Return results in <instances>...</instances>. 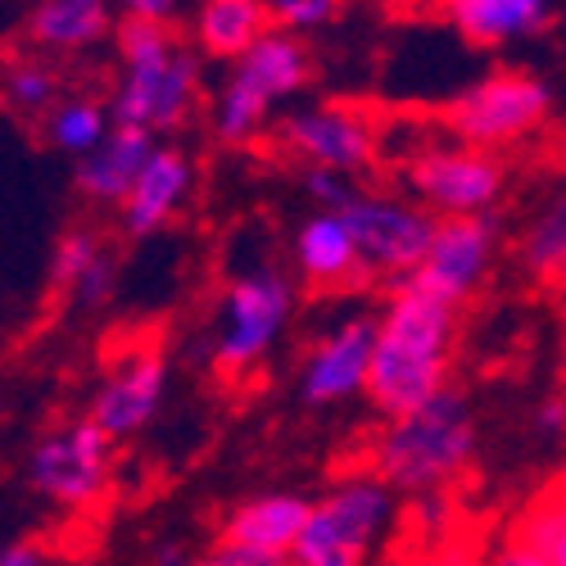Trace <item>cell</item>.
<instances>
[{"label": "cell", "instance_id": "obj_1", "mask_svg": "<svg viewBox=\"0 0 566 566\" xmlns=\"http://www.w3.org/2000/svg\"><path fill=\"white\" fill-rule=\"evenodd\" d=\"M453 349V304L421 291L417 281H399L390 308L376 317V354H371V381L367 399L390 421L417 412L444 395Z\"/></svg>", "mask_w": 566, "mask_h": 566}, {"label": "cell", "instance_id": "obj_2", "mask_svg": "<svg viewBox=\"0 0 566 566\" xmlns=\"http://www.w3.org/2000/svg\"><path fill=\"white\" fill-rule=\"evenodd\" d=\"M476 453V421L458 390L436 395L417 412L395 417L376 440V481L408 494H440Z\"/></svg>", "mask_w": 566, "mask_h": 566}, {"label": "cell", "instance_id": "obj_3", "mask_svg": "<svg viewBox=\"0 0 566 566\" xmlns=\"http://www.w3.org/2000/svg\"><path fill=\"white\" fill-rule=\"evenodd\" d=\"M395 522V494L386 481L358 476L313 503L304 535L291 548V566H367L371 548Z\"/></svg>", "mask_w": 566, "mask_h": 566}, {"label": "cell", "instance_id": "obj_4", "mask_svg": "<svg viewBox=\"0 0 566 566\" xmlns=\"http://www.w3.org/2000/svg\"><path fill=\"white\" fill-rule=\"evenodd\" d=\"M308 77V51L295 32L272 28L254 51L235 64V73L222 86L218 101V136L222 140H245L268 118V109L300 91Z\"/></svg>", "mask_w": 566, "mask_h": 566}, {"label": "cell", "instance_id": "obj_5", "mask_svg": "<svg viewBox=\"0 0 566 566\" xmlns=\"http://www.w3.org/2000/svg\"><path fill=\"white\" fill-rule=\"evenodd\" d=\"M548 114V86L531 73H490L471 82L444 109L453 136L471 150H494L507 140L531 136Z\"/></svg>", "mask_w": 566, "mask_h": 566}, {"label": "cell", "instance_id": "obj_6", "mask_svg": "<svg viewBox=\"0 0 566 566\" xmlns=\"http://www.w3.org/2000/svg\"><path fill=\"white\" fill-rule=\"evenodd\" d=\"M291 281L281 276L276 268H259L235 276L227 295H222V336L213 345V363L218 371L235 376L254 367L272 340L281 336V326L291 317Z\"/></svg>", "mask_w": 566, "mask_h": 566}, {"label": "cell", "instance_id": "obj_7", "mask_svg": "<svg viewBox=\"0 0 566 566\" xmlns=\"http://www.w3.org/2000/svg\"><path fill=\"white\" fill-rule=\"evenodd\" d=\"M336 218L349 227L354 245L371 272H395L403 281L427 263V254L436 245V227H440L431 213L399 205V200L367 196V191H358Z\"/></svg>", "mask_w": 566, "mask_h": 566}, {"label": "cell", "instance_id": "obj_8", "mask_svg": "<svg viewBox=\"0 0 566 566\" xmlns=\"http://www.w3.org/2000/svg\"><path fill=\"white\" fill-rule=\"evenodd\" d=\"M408 186L444 218H481L499 200L503 172L494 155L471 146H431L408 159Z\"/></svg>", "mask_w": 566, "mask_h": 566}, {"label": "cell", "instance_id": "obj_9", "mask_svg": "<svg viewBox=\"0 0 566 566\" xmlns=\"http://www.w3.org/2000/svg\"><path fill=\"white\" fill-rule=\"evenodd\" d=\"M28 481L55 503H69V507L91 503L109 481V436L91 417L77 421L73 431L45 436L32 449Z\"/></svg>", "mask_w": 566, "mask_h": 566}, {"label": "cell", "instance_id": "obj_10", "mask_svg": "<svg viewBox=\"0 0 566 566\" xmlns=\"http://www.w3.org/2000/svg\"><path fill=\"white\" fill-rule=\"evenodd\" d=\"M118 45H123V64L127 69H123V86L114 96L109 118H114V127L155 132V109H159L168 69H172L181 45H172L164 23H146V19H123Z\"/></svg>", "mask_w": 566, "mask_h": 566}, {"label": "cell", "instance_id": "obj_11", "mask_svg": "<svg viewBox=\"0 0 566 566\" xmlns=\"http://www.w3.org/2000/svg\"><path fill=\"white\" fill-rule=\"evenodd\" d=\"M494 259V218H440L436 245L408 281H417L421 291H431L444 304H462L471 291L481 286V276Z\"/></svg>", "mask_w": 566, "mask_h": 566}, {"label": "cell", "instance_id": "obj_12", "mask_svg": "<svg viewBox=\"0 0 566 566\" xmlns=\"http://www.w3.org/2000/svg\"><path fill=\"white\" fill-rule=\"evenodd\" d=\"M286 146L300 150L313 168H326V172H358L371 164L376 155V132L363 114L345 109V105H317V109H300L286 118L281 127Z\"/></svg>", "mask_w": 566, "mask_h": 566}, {"label": "cell", "instance_id": "obj_13", "mask_svg": "<svg viewBox=\"0 0 566 566\" xmlns=\"http://www.w3.org/2000/svg\"><path fill=\"white\" fill-rule=\"evenodd\" d=\"M164 386H168L164 354L159 349H136L105 376V386L96 395V408H91V421H96L109 440H123V436L140 431L159 412Z\"/></svg>", "mask_w": 566, "mask_h": 566}, {"label": "cell", "instance_id": "obj_14", "mask_svg": "<svg viewBox=\"0 0 566 566\" xmlns=\"http://www.w3.org/2000/svg\"><path fill=\"white\" fill-rule=\"evenodd\" d=\"M371 354H376V322L371 317L345 322L340 332H332L308 354L304 381H300L304 403H340V399H354L358 390H367Z\"/></svg>", "mask_w": 566, "mask_h": 566}, {"label": "cell", "instance_id": "obj_15", "mask_svg": "<svg viewBox=\"0 0 566 566\" xmlns=\"http://www.w3.org/2000/svg\"><path fill=\"white\" fill-rule=\"evenodd\" d=\"M308 516H313V503H308L304 494H263V499L241 503V507L227 516L218 544L291 557L295 539H300L304 526H308Z\"/></svg>", "mask_w": 566, "mask_h": 566}, {"label": "cell", "instance_id": "obj_16", "mask_svg": "<svg viewBox=\"0 0 566 566\" xmlns=\"http://www.w3.org/2000/svg\"><path fill=\"white\" fill-rule=\"evenodd\" d=\"M295 259H300V272L313 281V286H326V291H340V286H367V276H376L358 245L349 227L336 218V213H313L300 235H295Z\"/></svg>", "mask_w": 566, "mask_h": 566}, {"label": "cell", "instance_id": "obj_17", "mask_svg": "<svg viewBox=\"0 0 566 566\" xmlns=\"http://www.w3.org/2000/svg\"><path fill=\"white\" fill-rule=\"evenodd\" d=\"M155 132H140V127H114L105 146L82 159L77 168V191L91 200H123L136 191L140 172L155 159Z\"/></svg>", "mask_w": 566, "mask_h": 566}, {"label": "cell", "instance_id": "obj_18", "mask_svg": "<svg viewBox=\"0 0 566 566\" xmlns=\"http://www.w3.org/2000/svg\"><path fill=\"white\" fill-rule=\"evenodd\" d=\"M444 14L471 45H507L548 32L557 6H544V0H453Z\"/></svg>", "mask_w": 566, "mask_h": 566}, {"label": "cell", "instance_id": "obj_19", "mask_svg": "<svg viewBox=\"0 0 566 566\" xmlns=\"http://www.w3.org/2000/svg\"><path fill=\"white\" fill-rule=\"evenodd\" d=\"M186 186H191V159L181 150H155V159L146 164V172L136 181V191L123 205V227L132 235L159 231L172 218L177 200L186 196Z\"/></svg>", "mask_w": 566, "mask_h": 566}, {"label": "cell", "instance_id": "obj_20", "mask_svg": "<svg viewBox=\"0 0 566 566\" xmlns=\"http://www.w3.org/2000/svg\"><path fill=\"white\" fill-rule=\"evenodd\" d=\"M268 32H272V14L259 0H209L196 19V36L205 55L213 60H245Z\"/></svg>", "mask_w": 566, "mask_h": 566}, {"label": "cell", "instance_id": "obj_21", "mask_svg": "<svg viewBox=\"0 0 566 566\" xmlns=\"http://www.w3.org/2000/svg\"><path fill=\"white\" fill-rule=\"evenodd\" d=\"M114 28V10L105 0H45L28 14V32L36 45L51 51H77V45L101 41Z\"/></svg>", "mask_w": 566, "mask_h": 566}, {"label": "cell", "instance_id": "obj_22", "mask_svg": "<svg viewBox=\"0 0 566 566\" xmlns=\"http://www.w3.org/2000/svg\"><path fill=\"white\" fill-rule=\"evenodd\" d=\"M512 539L535 548L548 566H566V490L539 494L512 526Z\"/></svg>", "mask_w": 566, "mask_h": 566}, {"label": "cell", "instance_id": "obj_23", "mask_svg": "<svg viewBox=\"0 0 566 566\" xmlns=\"http://www.w3.org/2000/svg\"><path fill=\"white\" fill-rule=\"evenodd\" d=\"M522 263L539 281H566V191L522 235Z\"/></svg>", "mask_w": 566, "mask_h": 566}, {"label": "cell", "instance_id": "obj_24", "mask_svg": "<svg viewBox=\"0 0 566 566\" xmlns=\"http://www.w3.org/2000/svg\"><path fill=\"white\" fill-rule=\"evenodd\" d=\"M51 136H55V146L69 150V155H96L105 146V109L96 101H64L51 118Z\"/></svg>", "mask_w": 566, "mask_h": 566}, {"label": "cell", "instance_id": "obj_25", "mask_svg": "<svg viewBox=\"0 0 566 566\" xmlns=\"http://www.w3.org/2000/svg\"><path fill=\"white\" fill-rule=\"evenodd\" d=\"M101 259V245H96V235L91 231H69L64 241L55 245V259H51V281L55 286H64V291H73L77 281L91 272V263Z\"/></svg>", "mask_w": 566, "mask_h": 566}, {"label": "cell", "instance_id": "obj_26", "mask_svg": "<svg viewBox=\"0 0 566 566\" xmlns=\"http://www.w3.org/2000/svg\"><path fill=\"white\" fill-rule=\"evenodd\" d=\"M6 96L23 109H45L55 96V73L41 69V64H19L10 77H6Z\"/></svg>", "mask_w": 566, "mask_h": 566}, {"label": "cell", "instance_id": "obj_27", "mask_svg": "<svg viewBox=\"0 0 566 566\" xmlns=\"http://www.w3.org/2000/svg\"><path fill=\"white\" fill-rule=\"evenodd\" d=\"M268 14L281 32H304L336 19V6H326V0H276V6H268Z\"/></svg>", "mask_w": 566, "mask_h": 566}, {"label": "cell", "instance_id": "obj_28", "mask_svg": "<svg viewBox=\"0 0 566 566\" xmlns=\"http://www.w3.org/2000/svg\"><path fill=\"white\" fill-rule=\"evenodd\" d=\"M304 191L317 200V209L322 213H340L354 196H358V186H349V177H340V172H326V168H308V177H304Z\"/></svg>", "mask_w": 566, "mask_h": 566}, {"label": "cell", "instance_id": "obj_29", "mask_svg": "<svg viewBox=\"0 0 566 566\" xmlns=\"http://www.w3.org/2000/svg\"><path fill=\"white\" fill-rule=\"evenodd\" d=\"M109 291H114V259L101 254L96 263H91V272L73 286V304L77 308H101L109 300Z\"/></svg>", "mask_w": 566, "mask_h": 566}, {"label": "cell", "instance_id": "obj_30", "mask_svg": "<svg viewBox=\"0 0 566 566\" xmlns=\"http://www.w3.org/2000/svg\"><path fill=\"white\" fill-rule=\"evenodd\" d=\"M490 557H481L476 553V544H471V539H462L458 531L449 535V539H440L436 544V553H431V562L427 566H485Z\"/></svg>", "mask_w": 566, "mask_h": 566}, {"label": "cell", "instance_id": "obj_31", "mask_svg": "<svg viewBox=\"0 0 566 566\" xmlns=\"http://www.w3.org/2000/svg\"><path fill=\"white\" fill-rule=\"evenodd\" d=\"M485 566H548V562H544L535 548H526L522 539H512V535H507V539L490 553V562H485Z\"/></svg>", "mask_w": 566, "mask_h": 566}, {"label": "cell", "instance_id": "obj_32", "mask_svg": "<svg viewBox=\"0 0 566 566\" xmlns=\"http://www.w3.org/2000/svg\"><path fill=\"white\" fill-rule=\"evenodd\" d=\"M123 14H127V19H146V23H164V28H168V19H177L181 10L172 6V0H132V6H123Z\"/></svg>", "mask_w": 566, "mask_h": 566}, {"label": "cell", "instance_id": "obj_33", "mask_svg": "<svg viewBox=\"0 0 566 566\" xmlns=\"http://www.w3.org/2000/svg\"><path fill=\"white\" fill-rule=\"evenodd\" d=\"M539 431L548 436V440H562L566 436V395H553V399H544V408H539Z\"/></svg>", "mask_w": 566, "mask_h": 566}, {"label": "cell", "instance_id": "obj_34", "mask_svg": "<svg viewBox=\"0 0 566 566\" xmlns=\"http://www.w3.org/2000/svg\"><path fill=\"white\" fill-rule=\"evenodd\" d=\"M0 566H51V553L36 544H0Z\"/></svg>", "mask_w": 566, "mask_h": 566}, {"label": "cell", "instance_id": "obj_35", "mask_svg": "<svg viewBox=\"0 0 566 566\" xmlns=\"http://www.w3.org/2000/svg\"><path fill=\"white\" fill-rule=\"evenodd\" d=\"M186 566H218V562H213V557H205V562H186Z\"/></svg>", "mask_w": 566, "mask_h": 566}, {"label": "cell", "instance_id": "obj_36", "mask_svg": "<svg viewBox=\"0 0 566 566\" xmlns=\"http://www.w3.org/2000/svg\"><path fill=\"white\" fill-rule=\"evenodd\" d=\"M557 490H566V481H562V485H557Z\"/></svg>", "mask_w": 566, "mask_h": 566}]
</instances>
